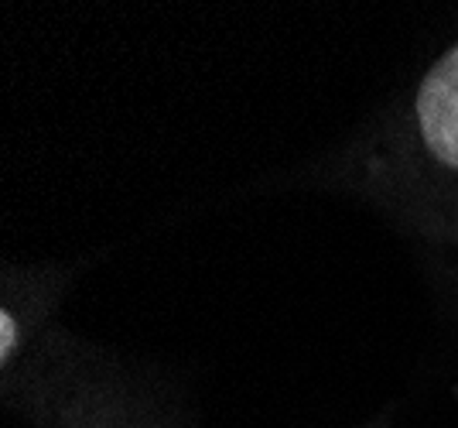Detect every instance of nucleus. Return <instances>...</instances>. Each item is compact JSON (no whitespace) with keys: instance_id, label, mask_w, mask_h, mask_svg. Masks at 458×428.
Here are the masks:
<instances>
[{"instance_id":"obj_2","label":"nucleus","mask_w":458,"mask_h":428,"mask_svg":"<svg viewBox=\"0 0 458 428\" xmlns=\"http://www.w3.org/2000/svg\"><path fill=\"white\" fill-rule=\"evenodd\" d=\"M14 343H18L14 319H11V312H0V360H11V353H14Z\"/></svg>"},{"instance_id":"obj_1","label":"nucleus","mask_w":458,"mask_h":428,"mask_svg":"<svg viewBox=\"0 0 458 428\" xmlns=\"http://www.w3.org/2000/svg\"><path fill=\"white\" fill-rule=\"evenodd\" d=\"M418 120L431 155L458 168V45L420 82Z\"/></svg>"}]
</instances>
